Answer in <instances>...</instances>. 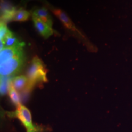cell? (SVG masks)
Masks as SVG:
<instances>
[{
	"label": "cell",
	"mask_w": 132,
	"mask_h": 132,
	"mask_svg": "<svg viewBox=\"0 0 132 132\" xmlns=\"http://www.w3.org/2000/svg\"><path fill=\"white\" fill-rule=\"evenodd\" d=\"M49 9L52 11V12L58 18L59 20L61 21L62 24L65 26L66 29H68L70 32H72V34L77 37L79 40H80L83 43L85 46H86L87 48L91 52H96L97 49L94 46L87 40V39L85 37L78 29L76 28L73 22L71 20L70 17L67 15V14L62 11V9H57V8L53 7L52 6L49 7Z\"/></svg>",
	"instance_id": "1"
},
{
	"label": "cell",
	"mask_w": 132,
	"mask_h": 132,
	"mask_svg": "<svg viewBox=\"0 0 132 132\" xmlns=\"http://www.w3.org/2000/svg\"><path fill=\"white\" fill-rule=\"evenodd\" d=\"M26 77L29 80V90L37 83L47 81V70L42 61L38 57L32 59L27 70Z\"/></svg>",
	"instance_id": "2"
},
{
	"label": "cell",
	"mask_w": 132,
	"mask_h": 132,
	"mask_svg": "<svg viewBox=\"0 0 132 132\" xmlns=\"http://www.w3.org/2000/svg\"><path fill=\"white\" fill-rule=\"evenodd\" d=\"M24 62V51L16 54L12 58L0 63L1 77L11 78L21 70Z\"/></svg>",
	"instance_id": "3"
},
{
	"label": "cell",
	"mask_w": 132,
	"mask_h": 132,
	"mask_svg": "<svg viewBox=\"0 0 132 132\" xmlns=\"http://www.w3.org/2000/svg\"><path fill=\"white\" fill-rule=\"evenodd\" d=\"M10 116L19 119L26 128V132H37V128L33 123L29 110L23 105L16 107L15 111L10 113Z\"/></svg>",
	"instance_id": "4"
},
{
	"label": "cell",
	"mask_w": 132,
	"mask_h": 132,
	"mask_svg": "<svg viewBox=\"0 0 132 132\" xmlns=\"http://www.w3.org/2000/svg\"><path fill=\"white\" fill-rule=\"evenodd\" d=\"M16 8L12 6L7 0H1V20L6 23L9 21H12Z\"/></svg>",
	"instance_id": "5"
},
{
	"label": "cell",
	"mask_w": 132,
	"mask_h": 132,
	"mask_svg": "<svg viewBox=\"0 0 132 132\" xmlns=\"http://www.w3.org/2000/svg\"><path fill=\"white\" fill-rule=\"evenodd\" d=\"M24 43L12 47H7L1 50L0 52V63L3 62L7 59L12 58L16 54L23 52Z\"/></svg>",
	"instance_id": "6"
},
{
	"label": "cell",
	"mask_w": 132,
	"mask_h": 132,
	"mask_svg": "<svg viewBox=\"0 0 132 132\" xmlns=\"http://www.w3.org/2000/svg\"><path fill=\"white\" fill-rule=\"evenodd\" d=\"M31 13L32 17L40 20L52 27L53 21L52 16L50 14L47 7H34L31 11Z\"/></svg>",
	"instance_id": "7"
},
{
	"label": "cell",
	"mask_w": 132,
	"mask_h": 132,
	"mask_svg": "<svg viewBox=\"0 0 132 132\" xmlns=\"http://www.w3.org/2000/svg\"><path fill=\"white\" fill-rule=\"evenodd\" d=\"M32 18L36 30L43 37L45 38V39H47L50 36L53 34L54 31L52 26L45 23V22L40 20L34 17Z\"/></svg>",
	"instance_id": "8"
},
{
	"label": "cell",
	"mask_w": 132,
	"mask_h": 132,
	"mask_svg": "<svg viewBox=\"0 0 132 132\" xmlns=\"http://www.w3.org/2000/svg\"><path fill=\"white\" fill-rule=\"evenodd\" d=\"M11 85L19 92H23L29 90V80L27 77L24 75H20L11 79Z\"/></svg>",
	"instance_id": "9"
},
{
	"label": "cell",
	"mask_w": 132,
	"mask_h": 132,
	"mask_svg": "<svg viewBox=\"0 0 132 132\" xmlns=\"http://www.w3.org/2000/svg\"><path fill=\"white\" fill-rule=\"evenodd\" d=\"M23 43V42H20L18 39V38L15 37L14 35V34L10 31L7 36H6L4 42H1V50L3 49L4 48L12 47L18 45H20Z\"/></svg>",
	"instance_id": "10"
},
{
	"label": "cell",
	"mask_w": 132,
	"mask_h": 132,
	"mask_svg": "<svg viewBox=\"0 0 132 132\" xmlns=\"http://www.w3.org/2000/svg\"><path fill=\"white\" fill-rule=\"evenodd\" d=\"M31 13L29 11H26L23 7L16 9L13 16L12 21H24L29 19Z\"/></svg>",
	"instance_id": "11"
},
{
	"label": "cell",
	"mask_w": 132,
	"mask_h": 132,
	"mask_svg": "<svg viewBox=\"0 0 132 132\" xmlns=\"http://www.w3.org/2000/svg\"><path fill=\"white\" fill-rule=\"evenodd\" d=\"M8 94H9L11 101L13 102L14 105H16V107L21 105L20 98V95L18 93V91L12 86L11 83L10 84L9 90H8Z\"/></svg>",
	"instance_id": "12"
},
{
	"label": "cell",
	"mask_w": 132,
	"mask_h": 132,
	"mask_svg": "<svg viewBox=\"0 0 132 132\" xmlns=\"http://www.w3.org/2000/svg\"><path fill=\"white\" fill-rule=\"evenodd\" d=\"M11 78H8V77H1V95H4L8 92L9 87L11 84Z\"/></svg>",
	"instance_id": "13"
},
{
	"label": "cell",
	"mask_w": 132,
	"mask_h": 132,
	"mask_svg": "<svg viewBox=\"0 0 132 132\" xmlns=\"http://www.w3.org/2000/svg\"><path fill=\"white\" fill-rule=\"evenodd\" d=\"M9 31L6 23L1 21V24H0V40H1V42H4Z\"/></svg>",
	"instance_id": "14"
},
{
	"label": "cell",
	"mask_w": 132,
	"mask_h": 132,
	"mask_svg": "<svg viewBox=\"0 0 132 132\" xmlns=\"http://www.w3.org/2000/svg\"><path fill=\"white\" fill-rule=\"evenodd\" d=\"M40 1V2H42L43 4L45 5V7H47V8H49L50 6H51V5L47 2V0H21L20 4L21 5V6H26V4H27V3H28L29 1Z\"/></svg>",
	"instance_id": "15"
}]
</instances>
